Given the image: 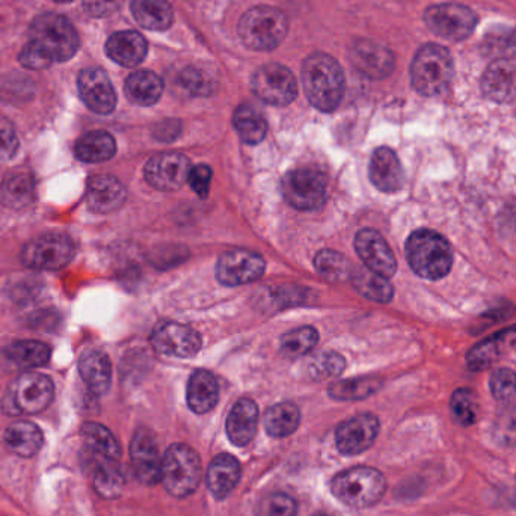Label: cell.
Wrapping results in <instances>:
<instances>
[{"instance_id":"cell-44","label":"cell","mask_w":516,"mask_h":516,"mask_svg":"<svg viewBox=\"0 0 516 516\" xmlns=\"http://www.w3.org/2000/svg\"><path fill=\"white\" fill-rule=\"evenodd\" d=\"M486 55L495 59H510L516 55V29L498 26L486 34L483 41Z\"/></svg>"},{"instance_id":"cell-33","label":"cell","mask_w":516,"mask_h":516,"mask_svg":"<svg viewBox=\"0 0 516 516\" xmlns=\"http://www.w3.org/2000/svg\"><path fill=\"white\" fill-rule=\"evenodd\" d=\"M76 157L85 163H100L112 159L117 153V142L111 133L103 130L85 133L74 145Z\"/></svg>"},{"instance_id":"cell-9","label":"cell","mask_w":516,"mask_h":516,"mask_svg":"<svg viewBox=\"0 0 516 516\" xmlns=\"http://www.w3.org/2000/svg\"><path fill=\"white\" fill-rule=\"evenodd\" d=\"M283 195L298 210H317L326 200V177L316 168H298L287 172L281 182Z\"/></svg>"},{"instance_id":"cell-50","label":"cell","mask_w":516,"mask_h":516,"mask_svg":"<svg viewBox=\"0 0 516 516\" xmlns=\"http://www.w3.org/2000/svg\"><path fill=\"white\" fill-rule=\"evenodd\" d=\"M298 504L287 494H271L260 504V516H296Z\"/></svg>"},{"instance_id":"cell-31","label":"cell","mask_w":516,"mask_h":516,"mask_svg":"<svg viewBox=\"0 0 516 516\" xmlns=\"http://www.w3.org/2000/svg\"><path fill=\"white\" fill-rule=\"evenodd\" d=\"M188 405L195 414H207L219 400V385L213 373L197 370L189 379Z\"/></svg>"},{"instance_id":"cell-53","label":"cell","mask_w":516,"mask_h":516,"mask_svg":"<svg viewBox=\"0 0 516 516\" xmlns=\"http://www.w3.org/2000/svg\"><path fill=\"white\" fill-rule=\"evenodd\" d=\"M19 136L11 126H0V165L10 162L19 150Z\"/></svg>"},{"instance_id":"cell-41","label":"cell","mask_w":516,"mask_h":516,"mask_svg":"<svg viewBox=\"0 0 516 516\" xmlns=\"http://www.w3.org/2000/svg\"><path fill=\"white\" fill-rule=\"evenodd\" d=\"M381 388L378 378H357L348 381H338L329 387V396L335 400H361L372 396Z\"/></svg>"},{"instance_id":"cell-29","label":"cell","mask_w":516,"mask_h":516,"mask_svg":"<svg viewBox=\"0 0 516 516\" xmlns=\"http://www.w3.org/2000/svg\"><path fill=\"white\" fill-rule=\"evenodd\" d=\"M35 200V179L31 172H10L0 185V203L8 209L22 210Z\"/></svg>"},{"instance_id":"cell-20","label":"cell","mask_w":516,"mask_h":516,"mask_svg":"<svg viewBox=\"0 0 516 516\" xmlns=\"http://www.w3.org/2000/svg\"><path fill=\"white\" fill-rule=\"evenodd\" d=\"M352 65L370 79H385L394 68L391 50L370 40H357L349 52Z\"/></svg>"},{"instance_id":"cell-19","label":"cell","mask_w":516,"mask_h":516,"mask_svg":"<svg viewBox=\"0 0 516 516\" xmlns=\"http://www.w3.org/2000/svg\"><path fill=\"white\" fill-rule=\"evenodd\" d=\"M355 249L366 268L385 278H391L397 271L396 257L390 245L379 231L366 228L355 237Z\"/></svg>"},{"instance_id":"cell-39","label":"cell","mask_w":516,"mask_h":516,"mask_svg":"<svg viewBox=\"0 0 516 516\" xmlns=\"http://www.w3.org/2000/svg\"><path fill=\"white\" fill-rule=\"evenodd\" d=\"M301 423V412L293 403H277L265 415V429L271 437H289Z\"/></svg>"},{"instance_id":"cell-1","label":"cell","mask_w":516,"mask_h":516,"mask_svg":"<svg viewBox=\"0 0 516 516\" xmlns=\"http://www.w3.org/2000/svg\"><path fill=\"white\" fill-rule=\"evenodd\" d=\"M302 83L308 102L322 112L338 108L344 94V74L337 59L317 52L302 65Z\"/></svg>"},{"instance_id":"cell-6","label":"cell","mask_w":516,"mask_h":516,"mask_svg":"<svg viewBox=\"0 0 516 516\" xmlns=\"http://www.w3.org/2000/svg\"><path fill=\"white\" fill-rule=\"evenodd\" d=\"M55 397V385L49 376L28 372L8 385L2 399V411L8 415H34L49 408Z\"/></svg>"},{"instance_id":"cell-57","label":"cell","mask_w":516,"mask_h":516,"mask_svg":"<svg viewBox=\"0 0 516 516\" xmlns=\"http://www.w3.org/2000/svg\"><path fill=\"white\" fill-rule=\"evenodd\" d=\"M317 516H319V515H317ZM320 516H322V515H320Z\"/></svg>"},{"instance_id":"cell-25","label":"cell","mask_w":516,"mask_h":516,"mask_svg":"<svg viewBox=\"0 0 516 516\" xmlns=\"http://www.w3.org/2000/svg\"><path fill=\"white\" fill-rule=\"evenodd\" d=\"M258 427V406L254 400L240 399L227 418V435L237 447H245L254 440Z\"/></svg>"},{"instance_id":"cell-4","label":"cell","mask_w":516,"mask_h":516,"mask_svg":"<svg viewBox=\"0 0 516 516\" xmlns=\"http://www.w3.org/2000/svg\"><path fill=\"white\" fill-rule=\"evenodd\" d=\"M387 480L372 467L341 471L331 480V492L338 501L355 509L375 506L384 497Z\"/></svg>"},{"instance_id":"cell-16","label":"cell","mask_w":516,"mask_h":516,"mask_svg":"<svg viewBox=\"0 0 516 516\" xmlns=\"http://www.w3.org/2000/svg\"><path fill=\"white\" fill-rule=\"evenodd\" d=\"M77 90L86 108L99 115H109L117 106V94L111 79L102 68L91 67L80 71Z\"/></svg>"},{"instance_id":"cell-32","label":"cell","mask_w":516,"mask_h":516,"mask_svg":"<svg viewBox=\"0 0 516 516\" xmlns=\"http://www.w3.org/2000/svg\"><path fill=\"white\" fill-rule=\"evenodd\" d=\"M127 99L139 106H153L163 93V82L156 73L148 70L135 71L124 85Z\"/></svg>"},{"instance_id":"cell-37","label":"cell","mask_w":516,"mask_h":516,"mask_svg":"<svg viewBox=\"0 0 516 516\" xmlns=\"http://www.w3.org/2000/svg\"><path fill=\"white\" fill-rule=\"evenodd\" d=\"M91 480H93L97 494L108 500L120 497L124 485H126L117 461L103 458H97V461L94 462L93 468H91Z\"/></svg>"},{"instance_id":"cell-3","label":"cell","mask_w":516,"mask_h":516,"mask_svg":"<svg viewBox=\"0 0 516 516\" xmlns=\"http://www.w3.org/2000/svg\"><path fill=\"white\" fill-rule=\"evenodd\" d=\"M455 74L452 55L446 47L426 44L415 53L411 64V82L421 96H440L449 88Z\"/></svg>"},{"instance_id":"cell-8","label":"cell","mask_w":516,"mask_h":516,"mask_svg":"<svg viewBox=\"0 0 516 516\" xmlns=\"http://www.w3.org/2000/svg\"><path fill=\"white\" fill-rule=\"evenodd\" d=\"M166 491L176 498H186L197 491L201 482V459L192 447L174 444L162 459V479Z\"/></svg>"},{"instance_id":"cell-34","label":"cell","mask_w":516,"mask_h":516,"mask_svg":"<svg viewBox=\"0 0 516 516\" xmlns=\"http://www.w3.org/2000/svg\"><path fill=\"white\" fill-rule=\"evenodd\" d=\"M133 17L148 31H166L174 20L168 0H132Z\"/></svg>"},{"instance_id":"cell-35","label":"cell","mask_w":516,"mask_h":516,"mask_svg":"<svg viewBox=\"0 0 516 516\" xmlns=\"http://www.w3.org/2000/svg\"><path fill=\"white\" fill-rule=\"evenodd\" d=\"M83 444L97 458L118 461L121 458V447L108 427L99 423H85L80 429Z\"/></svg>"},{"instance_id":"cell-23","label":"cell","mask_w":516,"mask_h":516,"mask_svg":"<svg viewBox=\"0 0 516 516\" xmlns=\"http://www.w3.org/2000/svg\"><path fill=\"white\" fill-rule=\"evenodd\" d=\"M85 198L86 204L93 212L111 213L123 206L126 201V189L120 180L102 174L88 180Z\"/></svg>"},{"instance_id":"cell-18","label":"cell","mask_w":516,"mask_h":516,"mask_svg":"<svg viewBox=\"0 0 516 516\" xmlns=\"http://www.w3.org/2000/svg\"><path fill=\"white\" fill-rule=\"evenodd\" d=\"M130 459L136 477L144 485L153 486L162 479V456L150 430L139 429L130 443Z\"/></svg>"},{"instance_id":"cell-21","label":"cell","mask_w":516,"mask_h":516,"mask_svg":"<svg viewBox=\"0 0 516 516\" xmlns=\"http://www.w3.org/2000/svg\"><path fill=\"white\" fill-rule=\"evenodd\" d=\"M513 346H516V325L501 329L497 334L489 335L485 340L473 346L467 355L468 367L474 372L489 369L492 364L501 360Z\"/></svg>"},{"instance_id":"cell-48","label":"cell","mask_w":516,"mask_h":516,"mask_svg":"<svg viewBox=\"0 0 516 516\" xmlns=\"http://www.w3.org/2000/svg\"><path fill=\"white\" fill-rule=\"evenodd\" d=\"M492 396L500 402H510L516 397V373L510 369H497L489 379Z\"/></svg>"},{"instance_id":"cell-49","label":"cell","mask_w":516,"mask_h":516,"mask_svg":"<svg viewBox=\"0 0 516 516\" xmlns=\"http://www.w3.org/2000/svg\"><path fill=\"white\" fill-rule=\"evenodd\" d=\"M494 437L503 446H516V405L500 412L494 424Z\"/></svg>"},{"instance_id":"cell-10","label":"cell","mask_w":516,"mask_h":516,"mask_svg":"<svg viewBox=\"0 0 516 516\" xmlns=\"http://www.w3.org/2000/svg\"><path fill=\"white\" fill-rule=\"evenodd\" d=\"M74 257V243L65 234H46L23 246L22 263L34 271H59Z\"/></svg>"},{"instance_id":"cell-7","label":"cell","mask_w":516,"mask_h":516,"mask_svg":"<svg viewBox=\"0 0 516 516\" xmlns=\"http://www.w3.org/2000/svg\"><path fill=\"white\" fill-rule=\"evenodd\" d=\"M29 41L37 44L53 62H65L79 50L80 40L74 26L59 14H41L32 22Z\"/></svg>"},{"instance_id":"cell-42","label":"cell","mask_w":516,"mask_h":516,"mask_svg":"<svg viewBox=\"0 0 516 516\" xmlns=\"http://www.w3.org/2000/svg\"><path fill=\"white\" fill-rule=\"evenodd\" d=\"M314 265H316L317 274L322 275L329 283H340L352 275L348 258L331 249L320 251L314 258Z\"/></svg>"},{"instance_id":"cell-56","label":"cell","mask_w":516,"mask_h":516,"mask_svg":"<svg viewBox=\"0 0 516 516\" xmlns=\"http://www.w3.org/2000/svg\"><path fill=\"white\" fill-rule=\"evenodd\" d=\"M55 2H58V4H70L73 0H55Z\"/></svg>"},{"instance_id":"cell-11","label":"cell","mask_w":516,"mask_h":516,"mask_svg":"<svg viewBox=\"0 0 516 516\" xmlns=\"http://www.w3.org/2000/svg\"><path fill=\"white\" fill-rule=\"evenodd\" d=\"M252 93L272 106H287L296 99L298 83L289 68L271 62L262 65L252 74Z\"/></svg>"},{"instance_id":"cell-17","label":"cell","mask_w":516,"mask_h":516,"mask_svg":"<svg viewBox=\"0 0 516 516\" xmlns=\"http://www.w3.org/2000/svg\"><path fill=\"white\" fill-rule=\"evenodd\" d=\"M379 427L381 424L373 414H360L343 421L335 432L338 452L346 456L366 452L378 438Z\"/></svg>"},{"instance_id":"cell-46","label":"cell","mask_w":516,"mask_h":516,"mask_svg":"<svg viewBox=\"0 0 516 516\" xmlns=\"http://www.w3.org/2000/svg\"><path fill=\"white\" fill-rule=\"evenodd\" d=\"M344 358L337 352H323L317 357L311 358L308 363V373L316 381H325L329 378H337L344 370Z\"/></svg>"},{"instance_id":"cell-27","label":"cell","mask_w":516,"mask_h":516,"mask_svg":"<svg viewBox=\"0 0 516 516\" xmlns=\"http://www.w3.org/2000/svg\"><path fill=\"white\" fill-rule=\"evenodd\" d=\"M147 52V40L136 31L117 32L106 43V55L127 68L138 67Z\"/></svg>"},{"instance_id":"cell-47","label":"cell","mask_w":516,"mask_h":516,"mask_svg":"<svg viewBox=\"0 0 516 516\" xmlns=\"http://www.w3.org/2000/svg\"><path fill=\"white\" fill-rule=\"evenodd\" d=\"M453 417L456 423L461 426H471L477 421V400L473 391L468 388H459L453 393L452 402H450Z\"/></svg>"},{"instance_id":"cell-38","label":"cell","mask_w":516,"mask_h":516,"mask_svg":"<svg viewBox=\"0 0 516 516\" xmlns=\"http://www.w3.org/2000/svg\"><path fill=\"white\" fill-rule=\"evenodd\" d=\"M233 124L240 139L249 145L260 144L268 133V123L262 112L251 105H240L234 111Z\"/></svg>"},{"instance_id":"cell-55","label":"cell","mask_w":516,"mask_h":516,"mask_svg":"<svg viewBox=\"0 0 516 516\" xmlns=\"http://www.w3.org/2000/svg\"><path fill=\"white\" fill-rule=\"evenodd\" d=\"M182 132V124L177 120H166L157 124L154 129V136L162 142H171L177 139V136Z\"/></svg>"},{"instance_id":"cell-13","label":"cell","mask_w":516,"mask_h":516,"mask_svg":"<svg viewBox=\"0 0 516 516\" xmlns=\"http://www.w3.org/2000/svg\"><path fill=\"white\" fill-rule=\"evenodd\" d=\"M265 269L266 263L262 255L248 249H233L219 257L216 277L224 286H243L262 278Z\"/></svg>"},{"instance_id":"cell-40","label":"cell","mask_w":516,"mask_h":516,"mask_svg":"<svg viewBox=\"0 0 516 516\" xmlns=\"http://www.w3.org/2000/svg\"><path fill=\"white\" fill-rule=\"evenodd\" d=\"M352 281H354L355 289L370 301L381 302L387 304L393 299L394 289L387 278L376 272L370 271L369 268H358L352 272Z\"/></svg>"},{"instance_id":"cell-45","label":"cell","mask_w":516,"mask_h":516,"mask_svg":"<svg viewBox=\"0 0 516 516\" xmlns=\"http://www.w3.org/2000/svg\"><path fill=\"white\" fill-rule=\"evenodd\" d=\"M216 76L209 67L191 65L180 74V83L188 93L194 96H209L216 88Z\"/></svg>"},{"instance_id":"cell-12","label":"cell","mask_w":516,"mask_h":516,"mask_svg":"<svg viewBox=\"0 0 516 516\" xmlns=\"http://www.w3.org/2000/svg\"><path fill=\"white\" fill-rule=\"evenodd\" d=\"M424 23L430 31L444 40L462 41L473 34L477 26V16L465 5L440 4L427 8Z\"/></svg>"},{"instance_id":"cell-28","label":"cell","mask_w":516,"mask_h":516,"mask_svg":"<svg viewBox=\"0 0 516 516\" xmlns=\"http://www.w3.org/2000/svg\"><path fill=\"white\" fill-rule=\"evenodd\" d=\"M79 373L91 393L102 396L111 388L112 366L108 355L90 351L79 360Z\"/></svg>"},{"instance_id":"cell-14","label":"cell","mask_w":516,"mask_h":516,"mask_svg":"<svg viewBox=\"0 0 516 516\" xmlns=\"http://www.w3.org/2000/svg\"><path fill=\"white\" fill-rule=\"evenodd\" d=\"M191 169V162L182 153H160L148 160L144 176L157 191L174 192L188 182Z\"/></svg>"},{"instance_id":"cell-52","label":"cell","mask_w":516,"mask_h":516,"mask_svg":"<svg viewBox=\"0 0 516 516\" xmlns=\"http://www.w3.org/2000/svg\"><path fill=\"white\" fill-rule=\"evenodd\" d=\"M192 191L200 198H207L210 192V183H212V169L207 165H198L191 169L188 179Z\"/></svg>"},{"instance_id":"cell-15","label":"cell","mask_w":516,"mask_h":516,"mask_svg":"<svg viewBox=\"0 0 516 516\" xmlns=\"http://www.w3.org/2000/svg\"><path fill=\"white\" fill-rule=\"evenodd\" d=\"M151 346L166 357L191 358L201 349V335L191 326L163 322L154 328Z\"/></svg>"},{"instance_id":"cell-22","label":"cell","mask_w":516,"mask_h":516,"mask_svg":"<svg viewBox=\"0 0 516 516\" xmlns=\"http://www.w3.org/2000/svg\"><path fill=\"white\" fill-rule=\"evenodd\" d=\"M482 91L492 102H510L516 96V64L512 59H495L482 76Z\"/></svg>"},{"instance_id":"cell-24","label":"cell","mask_w":516,"mask_h":516,"mask_svg":"<svg viewBox=\"0 0 516 516\" xmlns=\"http://www.w3.org/2000/svg\"><path fill=\"white\" fill-rule=\"evenodd\" d=\"M369 176L379 191L393 194L400 191L405 183L399 157L387 147L378 148L370 159Z\"/></svg>"},{"instance_id":"cell-36","label":"cell","mask_w":516,"mask_h":516,"mask_svg":"<svg viewBox=\"0 0 516 516\" xmlns=\"http://www.w3.org/2000/svg\"><path fill=\"white\" fill-rule=\"evenodd\" d=\"M5 357L22 369H38L49 363L52 349L43 341H14L5 349Z\"/></svg>"},{"instance_id":"cell-43","label":"cell","mask_w":516,"mask_h":516,"mask_svg":"<svg viewBox=\"0 0 516 516\" xmlns=\"http://www.w3.org/2000/svg\"><path fill=\"white\" fill-rule=\"evenodd\" d=\"M319 334L311 326L293 329L281 337V352L287 358H299L310 354L316 348Z\"/></svg>"},{"instance_id":"cell-26","label":"cell","mask_w":516,"mask_h":516,"mask_svg":"<svg viewBox=\"0 0 516 516\" xmlns=\"http://www.w3.org/2000/svg\"><path fill=\"white\" fill-rule=\"evenodd\" d=\"M240 476H242V467L234 456L227 455V453L218 455L210 462L209 470H207V488L213 497L222 500L236 489L240 482Z\"/></svg>"},{"instance_id":"cell-5","label":"cell","mask_w":516,"mask_h":516,"mask_svg":"<svg viewBox=\"0 0 516 516\" xmlns=\"http://www.w3.org/2000/svg\"><path fill=\"white\" fill-rule=\"evenodd\" d=\"M289 20L283 11L274 7H255L243 14L239 23L242 43L258 52L277 49L286 40Z\"/></svg>"},{"instance_id":"cell-54","label":"cell","mask_w":516,"mask_h":516,"mask_svg":"<svg viewBox=\"0 0 516 516\" xmlns=\"http://www.w3.org/2000/svg\"><path fill=\"white\" fill-rule=\"evenodd\" d=\"M124 0H83V8L91 17L111 16L123 7Z\"/></svg>"},{"instance_id":"cell-51","label":"cell","mask_w":516,"mask_h":516,"mask_svg":"<svg viewBox=\"0 0 516 516\" xmlns=\"http://www.w3.org/2000/svg\"><path fill=\"white\" fill-rule=\"evenodd\" d=\"M20 64L29 70H44L49 68L53 64L52 59L49 58L46 52L37 44L28 41L26 46L23 47L22 53H20Z\"/></svg>"},{"instance_id":"cell-2","label":"cell","mask_w":516,"mask_h":516,"mask_svg":"<svg viewBox=\"0 0 516 516\" xmlns=\"http://www.w3.org/2000/svg\"><path fill=\"white\" fill-rule=\"evenodd\" d=\"M406 260L412 271L424 280H443L453 266L450 243L434 230L414 231L406 240Z\"/></svg>"},{"instance_id":"cell-30","label":"cell","mask_w":516,"mask_h":516,"mask_svg":"<svg viewBox=\"0 0 516 516\" xmlns=\"http://www.w3.org/2000/svg\"><path fill=\"white\" fill-rule=\"evenodd\" d=\"M4 440L14 455L32 458L43 449L44 435L37 424L31 421H16L5 430Z\"/></svg>"}]
</instances>
